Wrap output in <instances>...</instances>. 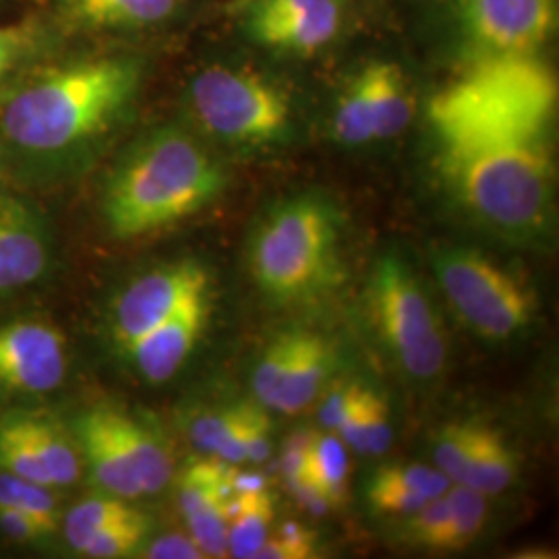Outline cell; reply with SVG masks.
<instances>
[{
    "label": "cell",
    "instance_id": "obj_41",
    "mask_svg": "<svg viewBox=\"0 0 559 559\" xmlns=\"http://www.w3.org/2000/svg\"><path fill=\"white\" fill-rule=\"evenodd\" d=\"M270 433H272V425L265 413H261L260 417L255 419V423L249 427L247 431V462L251 464H261L263 460H267V456L272 454V440H270Z\"/></svg>",
    "mask_w": 559,
    "mask_h": 559
},
{
    "label": "cell",
    "instance_id": "obj_27",
    "mask_svg": "<svg viewBox=\"0 0 559 559\" xmlns=\"http://www.w3.org/2000/svg\"><path fill=\"white\" fill-rule=\"evenodd\" d=\"M334 138L344 145H360L373 141L367 83L360 71L340 94L338 106L334 112Z\"/></svg>",
    "mask_w": 559,
    "mask_h": 559
},
{
    "label": "cell",
    "instance_id": "obj_9",
    "mask_svg": "<svg viewBox=\"0 0 559 559\" xmlns=\"http://www.w3.org/2000/svg\"><path fill=\"white\" fill-rule=\"evenodd\" d=\"M334 371V348L313 332H286L272 340L253 371V392L267 408L297 415L320 396Z\"/></svg>",
    "mask_w": 559,
    "mask_h": 559
},
{
    "label": "cell",
    "instance_id": "obj_30",
    "mask_svg": "<svg viewBox=\"0 0 559 559\" xmlns=\"http://www.w3.org/2000/svg\"><path fill=\"white\" fill-rule=\"evenodd\" d=\"M147 519L138 512L131 519L120 520L117 524L104 528L81 549L80 554L94 559L127 558L140 549L141 543L147 537Z\"/></svg>",
    "mask_w": 559,
    "mask_h": 559
},
{
    "label": "cell",
    "instance_id": "obj_24",
    "mask_svg": "<svg viewBox=\"0 0 559 559\" xmlns=\"http://www.w3.org/2000/svg\"><path fill=\"white\" fill-rule=\"evenodd\" d=\"M138 510L117 496H98L78 503L64 519V537L69 545L81 551L90 540L104 528L117 524L120 520L135 516Z\"/></svg>",
    "mask_w": 559,
    "mask_h": 559
},
{
    "label": "cell",
    "instance_id": "obj_26",
    "mask_svg": "<svg viewBox=\"0 0 559 559\" xmlns=\"http://www.w3.org/2000/svg\"><path fill=\"white\" fill-rule=\"evenodd\" d=\"M445 496L450 501V524L441 551H460L479 537L487 519V496L459 483Z\"/></svg>",
    "mask_w": 559,
    "mask_h": 559
},
{
    "label": "cell",
    "instance_id": "obj_19",
    "mask_svg": "<svg viewBox=\"0 0 559 559\" xmlns=\"http://www.w3.org/2000/svg\"><path fill=\"white\" fill-rule=\"evenodd\" d=\"M180 0H59L67 17L87 27H147L168 20Z\"/></svg>",
    "mask_w": 559,
    "mask_h": 559
},
{
    "label": "cell",
    "instance_id": "obj_14",
    "mask_svg": "<svg viewBox=\"0 0 559 559\" xmlns=\"http://www.w3.org/2000/svg\"><path fill=\"white\" fill-rule=\"evenodd\" d=\"M230 477L233 464L218 459L191 462L180 475V512L207 558L228 556Z\"/></svg>",
    "mask_w": 559,
    "mask_h": 559
},
{
    "label": "cell",
    "instance_id": "obj_29",
    "mask_svg": "<svg viewBox=\"0 0 559 559\" xmlns=\"http://www.w3.org/2000/svg\"><path fill=\"white\" fill-rule=\"evenodd\" d=\"M479 427L477 423H450L441 429L436 440L433 459L438 471L452 483H460L466 475L468 462L475 452Z\"/></svg>",
    "mask_w": 559,
    "mask_h": 559
},
{
    "label": "cell",
    "instance_id": "obj_20",
    "mask_svg": "<svg viewBox=\"0 0 559 559\" xmlns=\"http://www.w3.org/2000/svg\"><path fill=\"white\" fill-rule=\"evenodd\" d=\"M274 500L267 489L233 493L228 500V556L253 559L274 522Z\"/></svg>",
    "mask_w": 559,
    "mask_h": 559
},
{
    "label": "cell",
    "instance_id": "obj_28",
    "mask_svg": "<svg viewBox=\"0 0 559 559\" xmlns=\"http://www.w3.org/2000/svg\"><path fill=\"white\" fill-rule=\"evenodd\" d=\"M0 503L23 510L29 516L40 520L52 533L57 531L59 508L55 496L50 493V487L21 479L11 473H0Z\"/></svg>",
    "mask_w": 559,
    "mask_h": 559
},
{
    "label": "cell",
    "instance_id": "obj_13",
    "mask_svg": "<svg viewBox=\"0 0 559 559\" xmlns=\"http://www.w3.org/2000/svg\"><path fill=\"white\" fill-rule=\"evenodd\" d=\"M67 371L64 338L55 325L15 321L0 328V388L41 394L59 388Z\"/></svg>",
    "mask_w": 559,
    "mask_h": 559
},
{
    "label": "cell",
    "instance_id": "obj_31",
    "mask_svg": "<svg viewBox=\"0 0 559 559\" xmlns=\"http://www.w3.org/2000/svg\"><path fill=\"white\" fill-rule=\"evenodd\" d=\"M318 556V537L297 522H286L270 533L253 559H309Z\"/></svg>",
    "mask_w": 559,
    "mask_h": 559
},
{
    "label": "cell",
    "instance_id": "obj_36",
    "mask_svg": "<svg viewBox=\"0 0 559 559\" xmlns=\"http://www.w3.org/2000/svg\"><path fill=\"white\" fill-rule=\"evenodd\" d=\"M365 390L367 388L360 385V383H338V385H334L332 392L323 399V404H321L320 420L323 429L336 431L340 425L346 420V417L355 411V406L359 404Z\"/></svg>",
    "mask_w": 559,
    "mask_h": 559
},
{
    "label": "cell",
    "instance_id": "obj_37",
    "mask_svg": "<svg viewBox=\"0 0 559 559\" xmlns=\"http://www.w3.org/2000/svg\"><path fill=\"white\" fill-rule=\"evenodd\" d=\"M0 528L11 539L23 540V543L46 539L52 535V531L46 528L40 520L7 503H0Z\"/></svg>",
    "mask_w": 559,
    "mask_h": 559
},
{
    "label": "cell",
    "instance_id": "obj_10",
    "mask_svg": "<svg viewBox=\"0 0 559 559\" xmlns=\"http://www.w3.org/2000/svg\"><path fill=\"white\" fill-rule=\"evenodd\" d=\"M459 21L475 57L537 55L558 25V0H459Z\"/></svg>",
    "mask_w": 559,
    "mask_h": 559
},
{
    "label": "cell",
    "instance_id": "obj_2",
    "mask_svg": "<svg viewBox=\"0 0 559 559\" xmlns=\"http://www.w3.org/2000/svg\"><path fill=\"white\" fill-rule=\"evenodd\" d=\"M138 60H75L27 83L9 100L7 138L36 154L64 152L100 133L140 87Z\"/></svg>",
    "mask_w": 559,
    "mask_h": 559
},
{
    "label": "cell",
    "instance_id": "obj_40",
    "mask_svg": "<svg viewBox=\"0 0 559 559\" xmlns=\"http://www.w3.org/2000/svg\"><path fill=\"white\" fill-rule=\"evenodd\" d=\"M286 487L293 493V498L299 501V506H302L309 514L323 516L334 508L332 501L328 498V493L321 489L320 483L313 479L307 471L300 475L299 479L288 483Z\"/></svg>",
    "mask_w": 559,
    "mask_h": 559
},
{
    "label": "cell",
    "instance_id": "obj_18",
    "mask_svg": "<svg viewBox=\"0 0 559 559\" xmlns=\"http://www.w3.org/2000/svg\"><path fill=\"white\" fill-rule=\"evenodd\" d=\"M261 413L260 406L247 402L205 413L191 425V441L200 452L210 454L212 459L233 466L242 464L247 462V431Z\"/></svg>",
    "mask_w": 559,
    "mask_h": 559
},
{
    "label": "cell",
    "instance_id": "obj_39",
    "mask_svg": "<svg viewBox=\"0 0 559 559\" xmlns=\"http://www.w3.org/2000/svg\"><path fill=\"white\" fill-rule=\"evenodd\" d=\"M145 558L152 559H201L207 558L191 535L170 533L147 547Z\"/></svg>",
    "mask_w": 559,
    "mask_h": 559
},
{
    "label": "cell",
    "instance_id": "obj_8",
    "mask_svg": "<svg viewBox=\"0 0 559 559\" xmlns=\"http://www.w3.org/2000/svg\"><path fill=\"white\" fill-rule=\"evenodd\" d=\"M436 267L445 297L483 338H512L528 325V293L493 261L475 251H445Z\"/></svg>",
    "mask_w": 559,
    "mask_h": 559
},
{
    "label": "cell",
    "instance_id": "obj_17",
    "mask_svg": "<svg viewBox=\"0 0 559 559\" xmlns=\"http://www.w3.org/2000/svg\"><path fill=\"white\" fill-rule=\"evenodd\" d=\"M360 73L367 83L373 140L396 138L413 119V98L402 69L396 62L373 60Z\"/></svg>",
    "mask_w": 559,
    "mask_h": 559
},
{
    "label": "cell",
    "instance_id": "obj_1",
    "mask_svg": "<svg viewBox=\"0 0 559 559\" xmlns=\"http://www.w3.org/2000/svg\"><path fill=\"white\" fill-rule=\"evenodd\" d=\"M558 81L537 55L475 57L429 102L443 179L479 221L535 235L554 198Z\"/></svg>",
    "mask_w": 559,
    "mask_h": 559
},
{
    "label": "cell",
    "instance_id": "obj_35",
    "mask_svg": "<svg viewBox=\"0 0 559 559\" xmlns=\"http://www.w3.org/2000/svg\"><path fill=\"white\" fill-rule=\"evenodd\" d=\"M38 29L27 23L0 25V78L15 69L38 41Z\"/></svg>",
    "mask_w": 559,
    "mask_h": 559
},
{
    "label": "cell",
    "instance_id": "obj_23",
    "mask_svg": "<svg viewBox=\"0 0 559 559\" xmlns=\"http://www.w3.org/2000/svg\"><path fill=\"white\" fill-rule=\"evenodd\" d=\"M25 436L36 445L52 487H69L80 479L78 448L62 433L57 423L40 417H20Z\"/></svg>",
    "mask_w": 559,
    "mask_h": 559
},
{
    "label": "cell",
    "instance_id": "obj_22",
    "mask_svg": "<svg viewBox=\"0 0 559 559\" xmlns=\"http://www.w3.org/2000/svg\"><path fill=\"white\" fill-rule=\"evenodd\" d=\"M344 445L353 448L359 454L380 456L392 445V425H390V411L385 400L371 388L365 390L355 411L334 431Z\"/></svg>",
    "mask_w": 559,
    "mask_h": 559
},
{
    "label": "cell",
    "instance_id": "obj_34",
    "mask_svg": "<svg viewBox=\"0 0 559 559\" xmlns=\"http://www.w3.org/2000/svg\"><path fill=\"white\" fill-rule=\"evenodd\" d=\"M380 473L402 487L419 493L425 500H436L452 487V480L441 471L429 468L425 464H394L383 466Z\"/></svg>",
    "mask_w": 559,
    "mask_h": 559
},
{
    "label": "cell",
    "instance_id": "obj_21",
    "mask_svg": "<svg viewBox=\"0 0 559 559\" xmlns=\"http://www.w3.org/2000/svg\"><path fill=\"white\" fill-rule=\"evenodd\" d=\"M516 456L500 433L480 425L475 452L459 485H466L489 498L506 491L512 480L516 479Z\"/></svg>",
    "mask_w": 559,
    "mask_h": 559
},
{
    "label": "cell",
    "instance_id": "obj_6",
    "mask_svg": "<svg viewBox=\"0 0 559 559\" xmlns=\"http://www.w3.org/2000/svg\"><path fill=\"white\" fill-rule=\"evenodd\" d=\"M191 108L201 127L230 143L261 145L284 138L290 102L260 73L216 64L191 81Z\"/></svg>",
    "mask_w": 559,
    "mask_h": 559
},
{
    "label": "cell",
    "instance_id": "obj_15",
    "mask_svg": "<svg viewBox=\"0 0 559 559\" xmlns=\"http://www.w3.org/2000/svg\"><path fill=\"white\" fill-rule=\"evenodd\" d=\"M210 313L207 290L185 300L179 309L131 342L127 350L135 360L141 376L150 383H162L177 376L182 362L195 348Z\"/></svg>",
    "mask_w": 559,
    "mask_h": 559
},
{
    "label": "cell",
    "instance_id": "obj_11",
    "mask_svg": "<svg viewBox=\"0 0 559 559\" xmlns=\"http://www.w3.org/2000/svg\"><path fill=\"white\" fill-rule=\"evenodd\" d=\"M342 0H249L247 34L280 52H316L338 36Z\"/></svg>",
    "mask_w": 559,
    "mask_h": 559
},
{
    "label": "cell",
    "instance_id": "obj_4",
    "mask_svg": "<svg viewBox=\"0 0 559 559\" xmlns=\"http://www.w3.org/2000/svg\"><path fill=\"white\" fill-rule=\"evenodd\" d=\"M338 218L325 201H286L261 222L251 245L253 278L270 299L320 295L336 278Z\"/></svg>",
    "mask_w": 559,
    "mask_h": 559
},
{
    "label": "cell",
    "instance_id": "obj_16",
    "mask_svg": "<svg viewBox=\"0 0 559 559\" xmlns=\"http://www.w3.org/2000/svg\"><path fill=\"white\" fill-rule=\"evenodd\" d=\"M46 247L15 205L0 203V290L21 288L41 276Z\"/></svg>",
    "mask_w": 559,
    "mask_h": 559
},
{
    "label": "cell",
    "instance_id": "obj_33",
    "mask_svg": "<svg viewBox=\"0 0 559 559\" xmlns=\"http://www.w3.org/2000/svg\"><path fill=\"white\" fill-rule=\"evenodd\" d=\"M369 501L380 514L408 519L429 500H425L419 493H415L378 473L369 485Z\"/></svg>",
    "mask_w": 559,
    "mask_h": 559
},
{
    "label": "cell",
    "instance_id": "obj_25",
    "mask_svg": "<svg viewBox=\"0 0 559 559\" xmlns=\"http://www.w3.org/2000/svg\"><path fill=\"white\" fill-rule=\"evenodd\" d=\"M307 473L320 483L334 508L342 506L348 496V456L346 445L334 431L313 433L309 448Z\"/></svg>",
    "mask_w": 559,
    "mask_h": 559
},
{
    "label": "cell",
    "instance_id": "obj_7",
    "mask_svg": "<svg viewBox=\"0 0 559 559\" xmlns=\"http://www.w3.org/2000/svg\"><path fill=\"white\" fill-rule=\"evenodd\" d=\"M371 311L381 338L400 367L417 378H436L445 360L440 325L419 282L399 258H383L371 278Z\"/></svg>",
    "mask_w": 559,
    "mask_h": 559
},
{
    "label": "cell",
    "instance_id": "obj_38",
    "mask_svg": "<svg viewBox=\"0 0 559 559\" xmlns=\"http://www.w3.org/2000/svg\"><path fill=\"white\" fill-rule=\"evenodd\" d=\"M313 440V431H295L282 448L280 456V473L282 479L288 485L307 471L309 464V448Z\"/></svg>",
    "mask_w": 559,
    "mask_h": 559
},
{
    "label": "cell",
    "instance_id": "obj_5",
    "mask_svg": "<svg viewBox=\"0 0 559 559\" xmlns=\"http://www.w3.org/2000/svg\"><path fill=\"white\" fill-rule=\"evenodd\" d=\"M90 473L102 489L122 500L160 493L173 477L168 445L143 423L115 406H96L78 419Z\"/></svg>",
    "mask_w": 559,
    "mask_h": 559
},
{
    "label": "cell",
    "instance_id": "obj_3",
    "mask_svg": "<svg viewBox=\"0 0 559 559\" xmlns=\"http://www.w3.org/2000/svg\"><path fill=\"white\" fill-rule=\"evenodd\" d=\"M224 170L198 141L166 129L120 164L106 193V221L119 239H133L185 221L216 200Z\"/></svg>",
    "mask_w": 559,
    "mask_h": 559
},
{
    "label": "cell",
    "instance_id": "obj_12",
    "mask_svg": "<svg viewBox=\"0 0 559 559\" xmlns=\"http://www.w3.org/2000/svg\"><path fill=\"white\" fill-rule=\"evenodd\" d=\"M207 290V274L195 261L154 270L135 280L115 309V336L127 348L170 318L185 300Z\"/></svg>",
    "mask_w": 559,
    "mask_h": 559
},
{
    "label": "cell",
    "instance_id": "obj_32",
    "mask_svg": "<svg viewBox=\"0 0 559 559\" xmlns=\"http://www.w3.org/2000/svg\"><path fill=\"white\" fill-rule=\"evenodd\" d=\"M445 493L436 500L427 501L415 514L408 516L411 539L436 551L443 549V540L450 524V501Z\"/></svg>",
    "mask_w": 559,
    "mask_h": 559
}]
</instances>
